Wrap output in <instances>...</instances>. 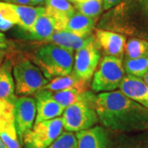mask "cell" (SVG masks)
Wrapping results in <instances>:
<instances>
[{"mask_svg":"<svg viewBox=\"0 0 148 148\" xmlns=\"http://www.w3.org/2000/svg\"><path fill=\"white\" fill-rule=\"evenodd\" d=\"M68 1H69V0H68Z\"/></svg>","mask_w":148,"mask_h":148,"instance_id":"38","label":"cell"},{"mask_svg":"<svg viewBox=\"0 0 148 148\" xmlns=\"http://www.w3.org/2000/svg\"><path fill=\"white\" fill-rule=\"evenodd\" d=\"M14 9L17 18V26L25 31H29L37 17L45 12V8L26 5H15Z\"/></svg>","mask_w":148,"mask_h":148,"instance_id":"19","label":"cell"},{"mask_svg":"<svg viewBox=\"0 0 148 148\" xmlns=\"http://www.w3.org/2000/svg\"><path fill=\"white\" fill-rule=\"evenodd\" d=\"M125 74L123 59L105 56L94 73L91 88L95 92L116 90L121 84Z\"/></svg>","mask_w":148,"mask_h":148,"instance_id":"6","label":"cell"},{"mask_svg":"<svg viewBox=\"0 0 148 148\" xmlns=\"http://www.w3.org/2000/svg\"><path fill=\"white\" fill-rule=\"evenodd\" d=\"M15 25L17 18L13 4L0 1V31L7 32Z\"/></svg>","mask_w":148,"mask_h":148,"instance_id":"25","label":"cell"},{"mask_svg":"<svg viewBox=\"0 0 148 148\" xmlns=\"http://www.w3.org/2000/svg\"><path fill=\"white\" fill-rule=\"evenodd\" d=\"M95 109L104 127L121 133L148 130V109L119 90L96 95Z\"/></svg>","mask_w":148,"mask_h":148,"instance_id":"1","label":"cell"},{"mask_svg":"<svg viewBox=\"0 0 148 148\" xmlns=\"http://www.w3.org/2000/svg\"><path fill=\"white\" fill-rule=\"evenodd\" d=\"M30 37L40 41H48L55 32L54 21L46 12H44L37 17L32 28L28 31Z\"/></svg>","mask_w":148,"mask_h":148,"instance_id":"18","label":"cell"},{"mask_svg":"<svg viewBox=\"0 0 148 148\" xmlns=\"http://www.w3.org/2000/svg\"><path fill=\"white\" fill-rule=\"evenodd\" d=\"M143 82H144L148 86V71L147 72V73L145 74V76L143 77Z\"/></svg>","mask_w":148,"mask_h":148,"instance_id":"34","label":"cell"},{"mask_svg":"<svg viewBox=\"0 0 148 148\" xmlns=\"http://www.w3.org/2000/svg\"><path fill=\"white\" fill-rule=\"evenodd\" d=\"M83 82H86L78 79L72 72V73L69 74V75L54 77L51 82H48L42 89L49 90L50 92H56V91H59V90H65L67 88L72 87L74 86L82 84Z\"/></svg>","mask_w":148,"mask_h":148,"instance_id":"24","label":"cell"},{"mask_svg":"<svg viewBox=\"0 0 148 148\" xmlns=\"http://www.w3.org/2000/svg\"><path fill=\"white\" fill-rule=\"evenodd\" d=\"M95 101L96 96L94 93L86 90L77 101L68 106L62 118L64 129L77 132L92 127L99 119Z\"/></svg>","mask_w":148,"mask_h":148,"instance_id":"3","label":"cell"},{"mask_svg":"<svg viewBox=\"0 0 148 148\" xmlns=\"http://www.w3.org/2000/svg\"><path fill=\"white\" fill-rule=\"evenodd\" d=\"M88 82H83L82 84L74 86L67 88L65 90L52 92V96L60 106L64 108H67L70 105L73 104L77 101L86 90V86Z\"/></svg>","mask_w":148,"mask_h":148,"instance_id":"21","label":"cell"},{"mask_svg":"<svg viewBox=\"0 0 148 148\" xmlns=\"http://www.w3.org/2000/svg\"><path fill=\"white\" fill-rule=\"evenodd\" d=\"M13 105L0 99V120H13Z\"/></svg>","mask_w":148,"mask_h":148,"instance_id":"29","label":"cell"},{"mask_svg":"<svg viewBox=\"0 0 148 148\" xmlns=\"http://www.w3.org/2000/svg\"><path fill=\"white\" fill-rule=\"evenodd\" d=\"M12 75L17 95H35L49 82L42 71L27 58H22L12 67Z\"/></svg>","mask_w":148,"mask_h":148,"instance_id":"5","label":"cell"},{"mask_svg":"<svg viewBox=\"0 0 148 148\" xmlns=\"http://www.w3.org/2000/svg\"><path fill=\"white\" fill-rule=\"evenodd\" d=\"M69 2H71V3H73L74 4H76V3H82V2H84L86 0H69Z\"/></svg>","mask_w":148,"mask_h":148,"instance_id":"35","label":"cell"},{"mask_svg":"<svg viewBox=\"0 0 148 148\" xmlns=\"http://www.w3.org/2000/svg\"><path fill=\"white\" fill-rule=\"evenodd\" d=\"M10 41L6 38L5 35L0 32V56H5L11 48Z\"/></svg>","mask_w":148,"mask_h":148,"instance_id":"30","label":"cell"},{"mask_svg":"<svg viewBox=\"0 0 148 148\" xmlns=\"http://www.w3.org/2000/svg\"><path fill=\"white\" fill-rule=\"evenodd\" d=\"M123 0H103V9L109 10L119 4Z\"/></svg>","mask_w":148,"mask_h":148,"instance_id":"31","label":"cell"},{"mask_svg":"<svg viewBox=\"0 0 148 148\" xmlns=\"http://www.w3.org/2000/svg\"><path fill=\"white\" fill-rule=\"evenodd\" d=\"M114 148H148V130L122 133Z\"/></svg>","mask_w":148,"mask_h":148,"instance_id":"20","label":"cell"},{"mask_svg":"<svg viewBox=\"0 0 148 148\" xmlns=\"http://www.w3.org/2000/svg\"><path fill=\"white\" fill-rule=\"evenodd\" d=\"M34 61L48 80L66 76L73 72V51L51 43L38 49Z\"/></svg>","mask_w":148,"mask_h":148,"instance_id":"2","label":"cell"},{"mask_svg":"<svg viewBox=\"0 0 148 148\" xmlns=\"http://www.w3.org/2000/svg\"><path fill=\"white\" fill-rule=\"evenodd\" d=\"M119 89L128 98L148 109V86L143 79L125 74Z\"/></svg>","mask_w":148,"mask_h":148,"instance_id":"13","label":"cell"},{"mask_svg":"<svg viewBox=\"0 0 148 148\" xmlns=\"http://www.w3.org/2000/svg\"><path fill=\"white\" fill-rule=\"evenodd\" d=\"M119 12L118 27L123 32L148 40V0H129Z\"/></svg>","mask_w":148,"mask_h":148,"instance_id":"4","label":"cell"},{"mask_svg":"<svg viewBox=\"0 0 148 148\" xmlns=\"http://www.w3.org/2000/svg\"><path fill=\"white\" fill-rule=\"evenodd\" d=\"M14 123L20 143L22 144L24 135L30 131L36 118V103L34 98L21 96L16 98L13 105Z\"/></svg>","mask_w":148,"mask_h":148,"instance_id":"9","label":"cell"},{"mask_svg":"<svg viewBox=\"0 0 148 148\" xmlns=\"http://www.w3.org/2000/svg\"><path fill=\"white\" fill-rule=\"evenodd\" d=\"M0 148H8L6 146L5 144L3 143V142L1 140V138H0Z\"/></svg>","mask_w":148,"mask_h":148,"instance_id":"36","label":"cell"},{"mask_svg":"<svg viewBox=\"0 0 148 148\" xmlns=\"http://www.w3.org/2000/svg\"><path fill=\"white\" fill-rule=\"evenodd\" d=\"M1 2L8 3L15 5H26V6H33L32 0H1Z\"/></svg>","mask_w":148,"mask_h":148,"instance_id":"32","label":"cell"},{"mask_svg":"<svg viewBox=\"0 0 148 148\" xmlns=\"http://www.w3.org/2000/svg\"><path fill=\"white\" fill-rule=\"evenodd\" d=\"M36 103V123L51 120L63 114L65 108L60 106L52 96V92L41 89L35 94Z\"/></svg>","mask_w":148,"mask_h":148,"instance_id":"11","label":"cell"},{"mask_svg":"<svg viewBox=\"0 0 148 148\" xmlns=\"http://www.w3.org/2000/svg\"><path fill=\"white\" fill-rule=\"evenodd\" d=\"M95 38L92 35L87 37H80L67 31H61L54 32L48 41H50L52 44H55L69 50L77 51L87 43L95 40Z\"/></svg>","mask_w":148,"mask_h":148,"instance_id":"16","label":"cell"},{"mask_svg":"<svg viewBox=\"0 0 148 148\" xmlns=\"http://www.w3.org/2000/svg\"><path fill=\"white\" fill-rule=\"evenodd\" d=\"M15 91L12 63L10 58H7L0 66V99L14 105L16 100Z\"/></svg>","mask_w":148,"mask_h":148,"instance_id":"15","label":"cell"},{"mask_svg":"<svg viewBox=\"0 0 148 148\" xmlns=\"http://www.w3.org/2000/svg\"><path fill=\"white\" fill-rule=\"evenodd\" d=\"M123 67L126 74L143 79L148 71V57L136 59H124Z\"/></svg>","mask_w":148,"mask_h":148,"instance_id":"26","label":"cell"},{"mask_svg":"<svg viewBox=\"0 0 148 148\" xmlns=\"http://www.w3.org/2000/svg\"><path fill=\"white\" fill-rule=\"evenodd\" d=\"M95 27V19L76 12L69 17L65 31L80 37H87Z\"/></svg>","mask_w":148,"mask_h":148,"instance_id":"17","label":"cell"},{"mask_svg":"<svg viewBox=\"0 0 148 148\" xmlns=\"http://www.w3.org/2000/svg\"><path fill=\"white\" fill-rule=\"evenodd\" d=\"M101 56V50L95 38L77 51L73 72L74 75L81 81L89 82L99 65Z\"/></svg>","mask_w":148,"mask_h":148,"instance_id":"8","label":"cell"},{"mask_svg":"<svg viewBox=\"0 0 148 148\" xmlns=\"http://www.w3.org/2000/svg\"><path fill=\"white\" fill-rule=\"evenodd\" d=\"M77 148H109V137L104 127L95 126L76 133Z\"/></svg>","mask_w":148,"mask_h":148,"instance_id":"14","label":"cell"},{"mask_svg":"<svg viewBox=\"0 0 148 148\" xmlns=\"http://www.w3.org/2000/svg\"><path fill=\"white\" fill-rule=\"evenodd\" d=\"M48 148H77V138L73 132H62Z\"/></svg>","mask_w":148,"mask_h":148,"instance_id":"28","label":"cell"},{"mask_svg":"<svg viewBox=\"0 0 148 148\" xmlns=\"http://www.w3.org/2000/svg\"><path fill=\"white\" fill-rule=\"evenodd\" d=\"M124 57L125 59L148 57V40L138 37L130 38L126 43Z\"/></svg>","mask_w":148,"mask_h":148,"instance_id":"22","label":"cell"},{"mask_svg":"<svg viewBox=\"0 0 148 148\" xmlns=\"http://www.w3.org/2000/svg\"><path fill=\"white\" fill-rule=\"evenodd\" d=\"M3 56H0V66H1V64H3Z\"/></svg>","mask_w":148,"mask_h":148,"instance_id":"37","label":"cell"},{"mask_svg":"<svg viewBox=\"0 0 148 148\" xmlns=\"http://www.w3.org/2000/svg\"><path fill=\"white\" fill-rule=\"evenodd\" d=\"M0 138L8 148H21L13 120H0Z\"/></svg>","mask_w":148,"mask_h":148,"instance_id":"23","label":"cell"},{"mask_svg":"<svg viewBox=\"0 0 148 148\" xmlns=\"http://www.w3.org/2000/svg\"><path fill=\"white\" fill-rule=\"evenodd\" d=\"M45 12L54 21L55 32L65 31L69 17L76 12L68 0H45Z\"/></svg>","mask_w":148,"mask_h":148,"instance_id":"12","label":"cell"},{"mask_svg":"<svg viewBox=\"0 0 148 148\" xmlns=\"http://www.w3.org/2000/svg\"><path fill=\"white\" fill-rule=\"evenodd\" d=\"M62 118L35 123L24 135L22 144L25 148H48L63 132Z\"/></svg>","mask_w":148,"mask_h":148,"instance_id":"7","label":"cell"},{"mask_svg":"<svg viewBox=\"0 0 148 148\" xmlns=\"http://www.w3.org/2000/svg\"><path fill=\"white\" fill-rule=\"evenodd\" d=\"M95 37L98 47L103 50L106 54L105 56L123 59L127 43V38L125 36L111 31L97 30Z\"/></svg>","mask_w":148,"mask_h":148,"instance_id":"10","label":"cell"},{"mask_svg":"<svg viewBox=\"0 0 148 148\" xmlns=\"http://www.w3.org/2000/svg\"><path fill=\"white\" fill-rule=\"evenodd\" d=\"M32 4L34 6L36 5V4H40V3H42L44 2H45V0H32Z\"/></svg>","mask_w":148,"mask_h":148,"instance_id":"33","label":"cell"},{"mask_svg":"<svg viewBox=\"0 0 148 148\" xmlns=\"http://www.w3.org/2000/svg\"><path fill=\"white\" fill-rule=\"evenodd\" d=\"M75 9L85 16L95 19L101 15L103 9V0H86L74 4Z\"/></svg>","mask_w":148,"mask_h":148,"instance_id":"27","label":"cell"}]
</instances>
